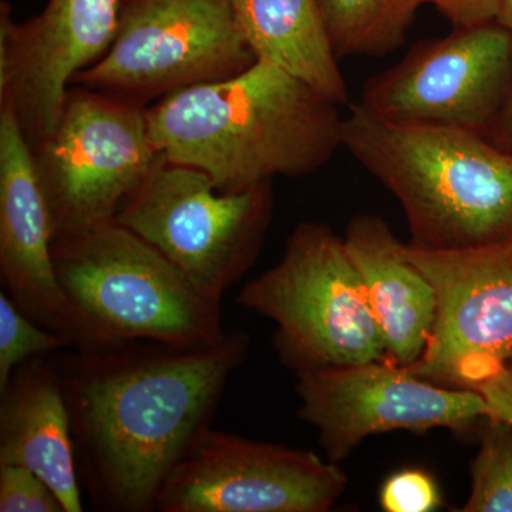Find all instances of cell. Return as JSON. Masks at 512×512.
Segmentation results:
<instances>
[{
  "label": "cell",
  "mask_w": 512,
  "mask_h": 512,
  "mask_svg": "<svg viewBox=\"0 0 512 512\" xmlns=\"http://www.w3.org/2000/svg\"><path fill=\"white\" fill-rule=\"evenodd\" d=\"M248 350L249 336L237 330L198 348L124 340L50 356L96 510L156 511L164 481L210 429Z\"/></svg>",
  "instance_id": "6da1fadb"
},
{
  "label": "cell",
  "mask_w": 512,
  "mask_h": 512,
  "mask_svg": "<svg viewBox=\"0 0 512 512\" xmlns=\"http://www.w3.org/2000/svg\"><path fill=\"white\" fill-rule=\"evenodd\" d=\"M147 120L165 160L197 168L222 192L316 173L343 148L339 104L259 57L156 101Z\"/></svg>",
  "instance_id": "7a4b0ae2"
},
{
  "label": "cell",
  "mask_w": 512,
  "mask_h": 512,
  "mask_svg": "<svg viewBox=\"0 0 512 512\" xmlns=\"http://www.w3.org/2000/svg\"><path fill=\"white\" fill-rule=\"evenodd\" d=\"M342 146L392 192L417 247H477L512 235V154L474 131L396 123L349 104Z\"/></svg>",
  "instance_id": "3957f363"
},
{
  "label": "cell",
  "mask_w": 512,
  "mask_h": 512,
  "mask_svg": "<svg viewBox=\"0 0 512 512\" xmlns=\"http://www.w3.org/2000/svg\"><path fill=\"white\" fill-rule=\"evenodd\" d=\"M57 279L103 345L148 340L211 346L227 336L221 299L119 222L56 239Z\"/></svg>",
  "instance_id": "277c9868"
},
{
  "label": "cell",
  "mask_w": 512,
  "mask_h": 512,
  "mask_svg": "<svg viewBox=\"0 0 512 512\" xmlns=\"http://www.w3.org/2000/svg\"><path fill=\"white\" fill-rule=\"evenodd\" d=\"M237 302L274 320L279 359L295 372L386 359L365 286L338 237L301 222L274 268L248 282Z\"/></svg>",
  "instance_id": "5b68a950"
},
{
  "label": "cell",
  "mask_w": 512,
  "mask_h": 512,
  "mask_svg": "<svg viewBox=\"0 0 512 512\" xmlns=\"http://www.w3.org/2000/svg\"><path fill=\"white\" fill-rule=\"evenodd\" d=\"M32 153L55 241L116 221L161 158L147 107L80 84L69 87L55 130Z\"/></svg>",
  "instance_id": "8992f818"
},
{
  "label": "cell",
  "mask_w": 512,
  "mask_h": 512,
  "mask_svg": "<svg viewBox=\"0 0 512 512\" xmlns=\"http://www.w3.org/2000/svg\"><path fill=\"white\" fill-rule=\"evenodd\" d=\"M272 210V183L222 192L197 168L161 156L123 202L116 222L222 301L258 258Z\"/></svg>",
  "instance_id": "52a82bcc"
},
{
  "label": "cell",
  "mask_w": 512,
  "mask_h": 512,
  "mask_svg": "<svg viewBox=\"0 0 512 512\" xmlns=\"http://www.w3.org/2000/svg\"><path fill=\"white\" fill-rule=\"evenodd\" d=\"M255 60L231 0H123L109 52L73 84L147 107Z\"/></svg>",
  "instance_id": "ba28073f"
},
{
  "label": "cell",
  "mask_w": 512,
  "mask_h": 512,
  "mask_svg": "<svg viewBox=\"0 0 512 512\" xmlns=\"http://www.w3.org/2000/svg\"><path fill=\"white\" fill-rule=\"evenodd\" d=\"M348 477L313 451L205 430L158 493L161 512H326Z\"/></svg>",
  "instance_id": "9c48e42d"
},
{
  "label": "cell",
  "mask_w": 512,
  "mask_h": 512,
  "mask_svg": "<svg viewBox=\"0 0 512 512\" xmlns=\"http://www.w3.org/2000/svg\"><path fill=\"white\" fill-rule=\"evenodd\" d=\"M512 76V35L497 22L456 28L413 47L365 84V109L396 123L460 128L487 136Z\"/></svg>",
  "instance_id": "30bf717a"
},
{
  "label": "cell",
  "mask_w": 512,
  "mask_h": 512,
  "mask_svg": "<svg viewBox=\"0 0 512 512\" xmlns=\"http://www.w3.org/2000/svg\"><path fill=\"white\" fill-rule=\"evenodd\" d=\"M298 416L315 427L328 460L340 463L370 434L464 429L487 419L483 397L440 386L387 359L296 372Z\"/></svg>",
  "instance_id": "8fae6325"
},
{
  "label": "cell",
  "mask_w": 512,
  "mask_h": 512,
  "mask_svg": "<svg viewBox=\"0 0 512 512\" xmlns=\"http://www.w3.org/2000/svg\"><path fill=\"white\" fill-rule=\"evenodd\" d=\"M436 293V322L414 375L460 389L474 367L512 359V235L461 249L403 244Z\"/></svg>",
  "instance_id": "7c38bea8"
},
{
  "label": "cell",
  "mask_w": 512,
  "mask_h": 512,
  "mask_svg": "<svg viewBox=\"0 0 512 512\" xmlns=\"http://www.w3.org/2000/svg\"><path fill=\"white\" fill-rule=\"evenodd\" d=\"M123 0H49L23 23L0 3V107H8L30 148L57 126L77 74L109 52Z\"/></svg>",
  "instance_id": "4fadbf2b"
},
{
  "label": "cell",
  "mask_w": 512,
  "mask_h": 512,
  "mask_svg": "<svg viewBox=\"0 0 512 512\" xmlns=\"http://www.w3.org/2000/svg\"><path fill=\"white\" fill-rule=\"evenodd\" d=\"M55 225L22 128L0 107V282L13 303L74 349L103 343L73 305L53 262Z\"/></svg>",
  "instance_id": "5bb4252c"
},
{
  "label": "cell",
  "mask_w": 512,
  "mask_h": 512,
  "mask_svg": "<svg viewBox=\"0 0 512 512\" xmlns=\"http://www.w3.org/2000/svg\"><path fill=\"white\" fill-rule=\"evenodd\" d=\"M50 356L16 367L0 390V464L35 471L55 491L64 512H82L69 407Z\"/></svg>",
  "instance_id": "9a60e30c"
},
{
  "label": "cell",
  "mask_w": 512,
  "mask_h": 512,
  "mask_svg": "<svg viewBox=\"0 0 512 512\" xmlns=\"http://www.w3.org/2000/svg\"><path fill=\"white\" fill-rule=\"evenodd\" d=\"M346 251L362 279L386 349V359L419 362L436 322V293L403 255V242L377 215L352 218L343 234Z\"/></svg>",
  "instance_id": "2e32d148"
},
{
  "label": "cell",
  "mask_w": 512,
  "mask_h": 512,
  "mask_svg": "<svg viewBox=\"0 0 512 512\" xmlns=\"http://www.w3.org/2000/svg\"><path fill=\"white\" fill-rule=\"evenodd\" d=\"M231 2L256 57L282 67L340 107L348 106V86L330 45L318 0Z\"/></svg>",
  "instance_id": "e0dca14e"
},
{
  "label": "cell",
  "mask_w": 512,
  "mask_h": 512,
  "mask_svg": "<svg viewBox=\"0 0 512 512\" xmlns=\"http://www.w3.org/2000/svg\"><path fill=\"white\" fill-rule=\"evenodd\" d=\"M430 0H318L338 59L386 56L406 42L414 18Z\"/></svg>",
  "instance_id": "ac0fdd59"
},
{
  "label": "cell",
  "mask_w": 512,
  "mask_h": 512,
  "mask_svg": "<svg viewBox=\"0 0 512 512\" xmlns=\"http://www.w3.org/2000/svg\"><path fill=\"white\" fill-rule=\"evenodd\" d=\"M488 420L471 463V491L464 512H512V426Z\"/></svg>",
  "instance_id": "d6986e66"
},
{
  "label": "cell",
  "mask_w": 512,
  "mask_h": 512,
  "mask_svg": "<svg viewBox=\"0 0 512 512\" xmlns=\"http://www.w3.org/2000/svg\"><path fill=\"white\" fill-rule=\"evenodd\" d=\"M67 348H72L69 340L40 326L0 292V390L5 389L16 367Z\"/></svg>",
  "instance_id": "ffe728a7"
},
{
  "label": "cell",
  "mask_w": 512,
  "mask_h": 512,
  "mask_svg": "<svg viewBox=\"0 0 512 512\" xmlns=\"http://www.w3.org/2000/svg\"><path fill=\"white\" fill-rule=\"evenodd\" d=\"M0 512H64L50 485L35 471L0 464Z\"/></svg>",
  "instance_id": "44dd1931"
},
{
  "label": "cell",
  "mask_w": 512,
  "mask_h": 512,
  "mask_svg": "<svg viewBox=\"0 0 512 512\" xmlns=\"http://www.w3.org/2000/svg\"><path fill=\"white\" fill-rule=\"evenodd\" d=\"M380 505L386 512H431L440 507L441 495L430 474L407 468L387 478Z\"/></svg>",
  "instance_id": "7402d4cb"
},
{
  "label": "cell",
  "mask_w": 512,
  "mask_h": 512,
  "mask_svg": "<svg viewBox=\"0 0 512 512\" xmlns=\"http://www.w3.org/2000/svg\"><path fill=\"white\" fill-rule=\"evenodd\" d=\"M460 389L474 390L488 407L487 419L512 426V367L507 363H487L471 369Z\"/></svg>",
  "instance_id": "603a6c76"
},
{
  "label": "cell",
  "mask_w": 512,
  "mask_h": 512,
  "mask_svg": "<svg viewBox=\"0 0 512 512\" xmlns=\"http://www.w3.org/2000/svg\"><path fill=\"white\" fill-rule=\"evenodd\" d=\"M454 28L495 22L500 0H430Z\"/></svg>",
  "instance_id": "cb8c5ba5"
},
{
  "label": "cell",
  "mask_w": 512,
  "mask_h": 512,
  "mask_svg": "<svg viewBox=\"0 0 512 512\" xmlns=\"http://www.w3.org/2000/svg\"><path fill=\"white\" fill-rule=\"evenodd\" d=\"M491 131H493L494 137L504 144L503 150L512 154V76L503 107H501L500 114H498Z\"/></svg>",
  "instance_id": "d4e9b609"
},
{
  "label": "cell",
  "mask_w": 512,
  "mask_h": 512,
  "mask_svg": "<svg viewBox=\"0 0 512 512\" xmlns=\"http://www.w3.org/2000/svg\"><path fill=\"white\" fill-rule=\"evenodd\" d=\"M495 22L507 29L512 35V0H500Z\"/></svg>",
  "instance_id": "484cf974"
}]
</instances>
